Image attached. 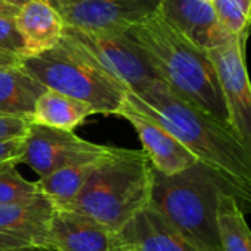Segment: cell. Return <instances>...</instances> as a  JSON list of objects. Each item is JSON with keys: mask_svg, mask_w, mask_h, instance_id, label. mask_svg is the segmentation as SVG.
<instances>
[{"mask_svg": "<svg viewBox=\"0 0 251 251\" xmlns=\"http://www.w3.org/2000/svg\"><path fill=\"white\" fill-rule=\"evenodd\" d=\"M215 13L222 24V26L234 37L246 35L249 32L250 15H247L243 7L235 0H210Z\"/></svg>", "mask_w": 251, "mask_h": 251, "instance_id": "21", "label": "cell"}, {"mask_svg": "<svg viewBox=\"0 0 251 251\" xmlns=\"http://www.w3.org/2000/svg\"><path fill=\"white\" fill-rule=\"evenodd\" d=\"M157 12L204 51L235 38L219 22L210 0H160Z\"/></svg>", "mask_w": 251, "mask_h": 251, "instance_id": "12", "label": "cell"}, {"mask_svg": "<svg viewBox=\"0 0 251 251\" xmlns=\"http://www.w3.org/2000/svg\"><path fill=\"white\" fill-rule=\"evenodd\" d=\"M222 191L237 196L222 175L200 162L174 175L153 169L150 206L203 250L221 251L216 209Z\"/></svg>", "mask_w": 251, "mask_h": 251, "instance_id": "4", "label": "cell"}, {"mask_svg": "<svg viewBox=\"0 0 251 251\" xmlns=\"http://www.w3.org/2000/svg\"><path fill=\"white\" fill-rule=\"evenodd\" d=\"M129 251H206L174 228L150 204L119 232Z\"/></svg>", "mask_w": 251, "mask_h": 251, "instance_id": "13", "label": "cell"}, {"mask_svg": "<svg viewBox=\"0 0 251 251\" xmlns=\"http://www.w3.org/2000/svg\"><path fill=\"white\" fill-rule=\"evenodd\" d=\"M125 99L172 134L197 162L222 175L238 199L250 204L251 150L228 126L179 99L162 81L150 84L138 94L128 91Z\"/></svg>", "mask_w": 251, "mask_h": 251, "instance_id": "1", "label": "cell"}, {"mask_svg": "<svg viewBox=\"0 0 251 251\" xmlns=\"http://www.w3.org/2000/svg\"><path fill=\"white\" fill-rule=\"evenodd\" d=\"M22 150H24V138L0 141V165L12 160L19 162L22 156Z\"/></svg>", "mask_w": 251, "mask_h": 251, "instance_id": "24", "label": "cell"}, {"mask_svg": "<svg viewBox=\"0 0 251 251\" xmlns=\"http://www.w3.org/2000/svg\"><path fill=\"white\" fill-rule=\"evenodd\" d=\"M0 1H4V3H9V4H13V6H22L24 3H26L28 0H0Z\"/></svg>", "mask_w": 251, "mask_h": 251, "instance_id": "30", "label": "cell"}, {"mask_svg": "<svg viewBox=\"0 0 251 251\" xmlns=\"http://www.w3.org/2000/svg\"><path fill=\"white\" fill-rule=\"evenodd\" d=\"M18 6H13V4H9V3H4V1H0V16H15L16 12H18Z\"/></svg>", "mask_w": 251, "mask_h": 251, "instance_id": "27", "label": "cell"}, {"mask_svg": "<svg viewBox=\"0 0 251 251\" xmlns=\"http://www.w3.org/2000/svg\"><path fill=\"white\" fill-rule=\"evenodd\" d=\"M46 90L22 65L0 68V113L29 121L37 99Z\"/></svg>", "mask_w": 251, "mask_h": 251, "instance_id": "16", "label": "cell"}, {"mask_svg": "<svg viewBox=\"0 0 251 251\" xmlns=\"http://www.w3.org/2000/svg\"><path fill=\"white\" fill-rule=\"evenodd\" d=\"M124 34L143 51L160 81L174 94L229 128L218 76L204 50L182 35L157 9L126 28Z\"/></svg>", "mask_w": 251, "mask_h": 251, "instance_id": "2", "label": "cell"}, {"mask_svg": "<svg viewBox=\"0 0 251 251\" xmlns=\"http://www.w3.org/2000/svg\"><path fill=\"white\" fill-rule=\"evenodd\" d=\"M238 200L231 191L219 194L216 229L221 251H251L250 229Z\"/></svg>", "mask_w": 251, "mask_h": 251, "instance_id": "19", "label": "cell"}, {"mask_svg": "<svg viewBox=\"0 0 251 251\" xmlns=\"http://www.w3.org/2000/svg\"><path fill=\"white\" fill-rule=\"evenodd\" d=\"M103 156L104 154L91 160L63 166L43 178H38L37 184L40 191L53 203L54 207H65L82 190Z\"/></svg>", "mask_w": 251, "mask_h": 251, "instance_id": "18", "label": "cell"}, {"mask_svg": "<svg viewBox=\"0 0 251 251\" xmlns=\"http://www.w3.org/2000/svg\"><path fill=\"white\" fill-rule=\"evenodd\" d=\"M25 246H28V244H25L21 240H16L13 237L4 235V234L0 232V251H13L16 249L25 247Z\"/></svg>", "mask_w": 251, "mask_h": 251, "instance_id": "25", "label": "cell"}, {"mask_svg": "<svg viewBox=\"0 0 251 251\" xmlns=\"http://www.w3.org/2000/svg\"><path fill=\"white\" fill-rule=\"evenodd\" d=\"M18 165L16 160L0 165V206L26 203L44 196L37 181H28L19 174Z\"/></svg>", "mask_w": 251, "mask_h": 251, "instance_id": "20", "label": "cell"}, {"mask_svg": "<svg viewBox=\"0 0 251 251\" xmlns=\"http://www.w3.org/2000/svg\"><path fill=\"white\" fill-rule=\"evenodd\" d=\"M0 50L22 57V40L13 16H0Z\"/></svg>", "mask_w": 251, "mask_h": 251, "instance_id": "22", "label": "cell"}, {"mask_svg": "<svg viewBox=\"0 0 251 251\" xmlns=\"http://www.w3.org/2000/svg\"><path fill=\"white\" fill-rule=\"evenodd\" d=\"M116 116L126 119L134 126L143 144V151L154 171L163 175H174L197 163V159L172 134L151 118L132 107L126 99Z\"/></svg>", "mask_w": 251, "mask_h": 251, "instance_id": "11", "label": "cell"}, {"mask_svg": "<svg viewBox=\"0 0 251 251\" xmlns=\"http://www.w3.org/2000/svg\"><path fill=\"white\" fill-rule=\"evenodd\" d=\"M13 19L22 40V60L50 50L63 35L65 21L47 0H28Z\"/></svg>", "mask_w": 251, "mask_h": 251, "instance_id": "14", "label": "cell"}, {"mask_svg": "<svg viewBox=\"0 0 251 251\" xmlns=\"http://www.w3.org/2000/svg\"><path fill=\"white\" fill-rule=\"evenodd\" d=\"M47 1H49V0H47Z\"/></svg>", "mask_w": 251, "mask_h": 251, "instance_id": "31", "label": "cell"}, {"mask_svg": "<svg viewBox=\"0 0 251 251\" xmlns=\"http://www.w3.org/2000/svg\"><path fill=\"white\" fill-rule=\"evenodd\" d=\"M63 32L78 41L128 91L138 94L150 84L160 81L143 51L124 31L82 29L65 25Z\"/></svg>", "mask_w": 251, "mask_h": 251, "instance_id": "6", "label": "cell"}, {"mask_svg": "<svg viewBox=\"0 0 251 251\" xmlns=\"http://www.w3.org/2000/svg\"><path fill=\"white\" fill-rule=\"evenodd\" d=\"M153 166L143 150L109 147L76 197L65 207L121 232L150 204Z\"/></svg>", "mask_w": 251, "mask_h": 251, "instance_id": "3", "label": "cell"}, {"mask_svg": "<svg viewBox=\"0 0 251 251\" xmlns=\"http://www.w3.org/2000/svg\"><path fill=\"white\" fill-rule=\"evenodd\" d=\"M22 65V57L0 50V68H10V66H19Z\"/></svg>", "mask_w": 251, "mask_h": 251, "instance_id": "26", "label": "cell"}, {"mask_svg": "<svg viewBox=\"0 0 251 251\" xmlns=\"http://www.w3.org/2000/svg\"><path fill=\"white\" fill-rule=\"evenodd\" d=\"M246 35L207 50L228 110V122L235 137L251 150V90L246 66Z\"/></svg>", "mask_w": 251, "mask_h": 251, "instance_id": "7", "label": "cell"}, {"mask_svg": "<svg viewBox=\"0 0 251 251\" xmlns=\"http://www.w3.org/2000/svg\"><path fill=\"white\" fill-rule=\"evenodd\" d=\"M107 149L109 146L90 143L74 132L29 122L19 163L28 165L43 178L63 166L96 159Z\"/></svg>", "mask_w": 251, "mask_h": 251, "instance_id": "8", "label": "cell"}, {"mask_svg": "<svg viewBox=\"0 0 251 251\" xmlns=\"http://www.w3.org/2000/svg\"><path fill=\"white\" fill-rule=\"evenodd\" d=\"M53 203L46 197H38L32 201L0 206V232L28 246L49 247V229Z\"/></svg>", "mask_w": 251, "mask_h": 251, "instance_id": "15", "label": "cell"}, {"mask_svg": "<svg viewBox=\"0 0 251 251\" xmlns=\"http://www.w3.org/2000/svg\"><path fill=\"white\" fill-rule=\"evenodd\" d=\"M13 251H56L54 249H49V247H37V246H25L21 249H16Z\"/></svg>", "mask_w": 251, "mask_h": 251, "instance_id": "28", "label": "cell"}, {"mask_svg": "<svg viewBox=\"0 0 251 251\" xmlns=\"http://www.w3.org/2000/svg\"><path fill=\"white\" fill-rule=\"evenodd\" d=\"M241 7H243V10L247 13V15H250L251 13V0H235Z\"/></svg>", "mask_w": 251, "mask_h": 251, "instance_id": "29", "label": "cell"}, {"mask_svg": "<svg viewBox=\"0 0 251 251\" xmlns=\"http://www.w3.org/2000/svg\"><path fill=\"white\" fill-rule=\"evenodd\" d=\"M49 246L56 251H129L119 232L85 215L59 207L51 215Z\"/></svg>", "mask_w": 251, "mask_h": 251, "instance_id": "10", "label": "cell"}, {"mask_svg": "<svg viewBox=\"0 0 251 251\" xmlns=\"http://www.w3.org/2000/svg\"><path fill=\"white\" fill-rule=\"evenodd\" d=\"M28 125H29L28 119L0 113V141L24 138L26 134Z\"/></svg>", "mask_w": 251, "mask_h": 251, "instance_id": "23", "label": "cell"}, {"mask_svg": "<svg viewBox=\"0 0 251 251\" xmlns=\"http://www.w3.org/2000/svg\"><path fill=\"white\" fill-rule=\"evenodd\" d=\"M22 66L47 90L84 101L94 113L116 115L128 93L122 82L65 32L54 47L24 59Z\"/></svg>", "mask_w": 251, "mask_h": 251, "instance_id": "5", "label": "cell"}, {"mask_svg": "<svg viewBox=\"0 0 251 251\" xmlns=\"http://www.w3.org/2000/svg\"><path fill=\"white\" fill-rule=\"evenodd\" d=\"M91 115L96 113L87 103L53 90H46L37 99L29 122L74 132Z\"/></svg>", "mask_w": 251, "mask_h": 251, "instance_id": "17", "label": "cell"}, {"mask_svg": "<svg viewBox=\"0 0 251 251\" xmlns=\"http://www.w3.org/2000/svg\"><path fill=\"white\" fill-rule=\"evenodd\" d=\"M49 3L68 26L125 31L156 12L160 0H49Z\"/></svg>", "mask_w": 251, "mask_h": 251, "instance_id": "9", "label": "cell"}]
</instances>
